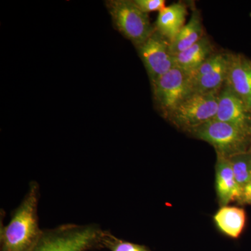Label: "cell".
<instances>
[{"mask_svg":"<svg viewBox=\"0 0 251 251\" xmlns=\"http://www.w3.org/2000/svg\"><path fill=\"white\" fill-rule=\"evenodd\" d=\"M39 199V186L32 182L9 224L1 226V251H31L36 247L44 233L38 219Z\"/></svg>","mask_w":251,"mask_h":251,"instance_id":"cell-1","label":"cell"},{"mask_svg":"<svg viewBox=\"0 0 251 251\" xmlns=\"http://www.w3.org/2000/svg\"><path fill=\"white\" fill-rule=\"evenodd\" d=\"M103 234L93 225H64L44 232L31 251H88L101 244Z\"/></svg>","mask_w":251,"mask_h":251,"instance_id":"cell-2","label":"cell"},{"mask_svg":"<svg viewBox=\"0 0 251 251\" xmlns=\"http://www.w3.org/2000/svg\"><path fill=\"white\" fill-rule=\"evenodd\" d=\"M191 134L209 143L216 154L229 158L251 150V135L226 122L213 120L193 130Z\"/></svg>","mask_w":251,"mask_h":251,"instance_id":"cell-3","label":"cell"},{"mask_svg":"<svg viewBox=\"0 0 251 251\" xmlns=\"http://www.w3.org/2000/svg\"><path fill=\"white\" fill-rule=\"evenodd\" d=\"M219 92L191 93L168 117L172 125L191 133L198 127L214 120L218 110Z\"/></svg>","mask_w":251,"mask_h":251,"instance_id":"cell-4","label":"cell"},{"mask_svg":"<svg viewBox=\"0 0 251 251\" xmlns=\"http://www.w3.org/2000/svg\"><path fill=\"white\" fill-rule=\"evenodd\" d=\"M107 6L115 27L137 48L156 31L148 14L142 11L134 1L112 0L107 1Z\"/></svg>","mask_w":251,"mask_h":251,"instance_id":"cell-5","label":"cell"},{"mask_svg":"<svg viewBox=\"0 0 251 251\" xmlns=\"http://www.w3.org/2000/svg\"><path fill=\"white\" fill-rule=\"evenodd\" d=\"M151 85L157 107L166 120L191 94L188 74L179 67L173 68Z\"/></svg>","mask_w":251,"mask_h":251,"instance_id":"cell-6","label":"cell"},{"mask_svg":"<svg viewBox=\"0 0 251 251\" xmlns=\"http://www.w3.org/2000/svg\"><path fill=\"white\" fill-rule=\"evenodd\" d=\"M229 53L215 52L196 70L188 74L191 93L219 92L226 83Z\"/></svg>","mask_w":251,"mask_h":251,"instance_id":"cell-7","label":"cell"},{"mask_svg":"<svg viewBox=\"0 0 251 251\" xmlns=\"http://www.w3.org/2000/svg\"><path fill=\"white\" fill-rule=\"evenodd\" d=\"M170 44L156 30L146 42L138 48L151 84L176 67Z\"/></svg>","mask_w":251,"mask_h":251,"instance_id":"cell-8","label":"cell"},{"mask_svg":"<svg viewBox=\"0 0 251 251\" xmlns=\"http://www.w3.org/2000/svg\"><path fill=\"white\" fill-rule=\"evenodd\" d=\"M214 120L233 125L251 135V111L226 83L219 91Z\"/></svg>","mask_w":251,"mask_h":251,"instance_id":"cell-9","label":"cell"},{"mask_svg":"<svg viewBox=\"0 0 251 251\" xmlns=\"http://www.w3.org/2000/svg\"><path fill=\"white\" fill-rule=\"evenodd\" d=\"M226 85L251 111V59L240 53H229Z\"/></svg>","mask_w":251,"mask_h":251,"instance_id":"cell-10","label":"cell"},{"mask_svg":"<svg viewBox=\"0 0 251 251\" xmlns=\"http://www.w3.org/2000/svg\"><path fill=\"white\" fill-rule=\"evenodd\" d=\"M215 170L216 192L220 206L239 202L242 188L238 184L228 158L217 154Z\"/></svg>","mask_w":251,"mask_h":251,"instance_id":"cell-11","label":"cell"},{"mask_svg":"<svg viewBox=\"0 0 251 251\" xmlns=\"http://www.w3.org/2000/svg\"><path fill=\"white\" fill-rule=\"evenodd\" d=\"M187 6L184 2H176L166 6L157 18L156 30L170 43L174 40L185 25Z\"/></svg>","mask_w":251,"mask_h":251,"instance_id":"cell-12","label":"cell"},{"mask_svg":"<svg viewBox=\"0 0 251 251\" xmlns=\"http://www.w3.org/2000/svg\"><path fill=\"white\" fill-rule=\"evenodd\" d=\"M216 227L226 237L238 239L242 235L247 224V213L237 206L226 205L219 208L214 214Z\"/></svg>","mask_w":251,"mask_h":251,"instance_id":"cell-13","label":"cell"},{"mask_svg":"<svg viewBox=\"0 0 251 251\" xmlns=\"http://www.w3.org/2000/svg\"><path fill=\"white\" fill-rule=\"evenodd\" d=\"M215 52L214 46L210 39L207 36L204 35L189 49L174 56L175 65L187 74H190Z\"/></svg>","mask_w":251,"mask_h":251,"instance_id":"cell-14","label":"cell"},{"mask_svg":"<svg viewBox=\"0 0 251 251\" xmlns=\"http://www.w3.org/2000/svg\"><path fill=\"white\" fill-rule=\"evenodd\" d=\"M204 36L201 13L198 10H194L187 24L185 25L170 44L172 54L175 56L189 49Z\"/></svg>","mask_w":251,"mask_h":251,"instance_id":"cell-15","label":"cell"},{"mask_svg":"<svg viewBox=\"0 0 251 251\" xmlns=\"http://www.w3.org/2000/svg\"><path fill=\"white\" fill-rule=\"evenodd\" d=\"M227 158L238 184L244 188L251 181V150Z\"/></svg>","mask_w":251,"mask_h":251,"instance_id":"cell-16","label":"cell"},{"mask_svg":"<svg viewBox=\"0 0 251 251\" xmlns=\"http://www.w3.org/2000/svg\"><path fill=\"white\" fill-rule=\"evenodd\" d=\"M101 244L110 251H151L145 246L122 240L105 232L102 238Z\"/></svg>","mask_w":251,"mask_h":251,"instance_id":"cell-17","label":"cell"},{"mask_svg":"<svg viewBox=\"0 0 251 251\" xmlns=\"http://www.w3.org/2000/svg\"><path fill=\"white\" fill-rule=\"evenodd\" d=\"M135 4L145 14L153 11H160L166 7L165 0H134Z\"/></svg>","mask_w":251,"mask_h":251,"instance_id":"cell-18","label":"cell"},{"mask_svg":"<svg viewBox=\"0 0 251 251\" xmlns=\"http://www.w3.org/2000/svg\"><path fill=\"white\" fill-rule=\"evenodd\" d=\"M239 203L251 205V181L242 188V196Z\"/></svg>","mask_w":251,"mask_h":251,"instance_id":"cell-19","label":"cell"}]
</instances>
